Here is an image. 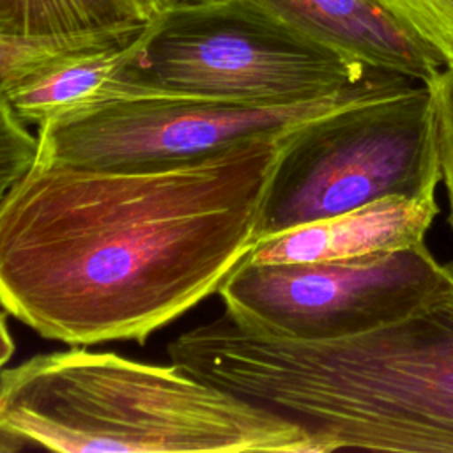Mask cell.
<instances>
[{"label":"cell","mask_w":453,"mask_h":453,"mask_svg":"<svg viewBox=\"0 0 453 453\" xmlns=\"http://www.w3.org/2000/svg\"><path fill=\"white\" fill-rule=\"evenodd\" d=\"M283 133L168 168L35 163L0 205V306L69 345L143 343L253 246Z\"/></svg>","instance_id":"obj_1"},{"label":"cell","mask_w":453,"mask_h":453,"mask_svg":"<svg viewBox=\"0 0 453 453\" xmlns=\"http://www.w3.org/2000/svg\"><path fill=\"white\" fill-rule=\"evenodd\" d=\"M180 372L308 432L315 453H453V280L418 311L333 342L255 331L228 311L168 345Z\"/></svg>","instance_id":"obj_2"},{"label":"cell","mask_w":453,"mask_h":453,"mask_svg":"<svg viewBox=\"0 0 453 453\" xmlns=\"http://www.w3.org/2000/svg\"><path fill=\"white\" fill-rule=\"evenodd\" d=\"M0 428L65 453H315L299 425L172 363L78 347L0 372Z\"/></svg>","instance_id":"obj_3"},{"label":"cell","mask_w":453,"mask_h":453,"mask_svg":"<svg viewBox=\"0 0 453 453\" xmlns=\"http://www.w3.org/2000/svg\"><path fill=\"white\" fill-rule=\"evenodd\" d=\"M439 182L430 85L407 81L368 94L280 136L255 242L382 198H435Z\"/></svg>","instance_id":"obj_4"},{"label":"cell","mask_w":453,"mask_h":453,"mask_svg":"<svg viewBox=\"0 0 453 453\" xmlns=\"http://www.w3.org/2000/svg\"><path fill=\"white\" fill-rule=\"evenodd\" d=\"M370 71L294 35L255 0H223L172 5L152 16L106 96L280 106L334 94Z\"/></svg>","instance_id":"obj_5"},{"label":"cell","mask_w":453,"mask_h":453,"mask_svg":"<svg viewBox=\"0 0 453 453\" xmlns=\"http://www.w3.org/2000/svg\"><path fill=\"white\" fill-rule=\"evenodd\" d=\"M407 81L414 80L372 69L334 94L280 106L170 94H110L39 126L37 163L97 170L188 165L258 136L280 134L340 104Z\"/></svg>","instance_id":"obj_6"},{"label":"cell","mask_w":453,"mask_h":453,"mask_svg":"<svg viewBox=\"0 0 453 453\" xmlns=\"http://www.w3.org/2000/svg\"><path fill=\"white\" fill-rule=\"evenodd\" d=\"M453 280L426 242L354 258L251 264L221 281L226 311L244 326L297 342H333L386 327L435 299Z\"/></svg>","instance_id":"obj_7"},{"label":"cell","mask_w":453,"mask_h":453,"mask_svg":"<svg viewBox=\"0 0 453 453\" xmlns=\"http://www.w3.org/2000/svg\"><path fill=\"white\" fill-rule=\"evenodd\" d=\"M294 35L372 69L428 83L446 64L375 0H255Z\"/></svg>","instance_id":"obj_8"},{"label":"cell","mask_w":453,"mask_h":453,"mask_svg":"<svg viewBox=\"0 0 453 453\" xmlns=\"http://www.w3.org/2000/svg\"><path fill=\"white\" fill-rule=\"evenodd\" d=\"M439 212L435 198H382L264 237L244 258L251 264H292L407 250L426 242Z\"/></svg>","instance_id":"obj_9"},{"label":"cell","mask_w":453,"mask_h":453,"mask_svg":"<svg viewBox=\"0 0 453 453\" xmlns=\"http://www.w3.org/2000/svg\"><path fill=\"white\" fill-rule=\"evenodd\" d=\"M143 27L57 48L27 62L4 81L0 101L23 124L42 126L108 94Z\"/></svg>","instance_id":"obj_10"},{"label":"cell","mask_w":453,"mask_h":453,"mask_svg":"<svg viewBox=\"0 0 453 453\" xmlns=\"http://www.w3.org/2000/svg\"><path fill=\"white\" fill-rule=\"evenodd\" d=\"M165 0H0V37L76 42L143 27Z\"/></svg>","instance_id":"obj_11"},{"label":"cell","mask_w":453,"mask_h":453,"mask_svg":"<svg viewBox=\"0 0 453 453\" xmlns=\"http://www.w3.org/2000/svg\"><path fill=\"white\" fill-rule=\"evenodd\" d=\"M405 30L453 64V0H375Z\"/></svg>","instance_id":"obj_12"},{"label":"cell","mask_w":453,"mask_h":453,"mask_svg":"<svg viewBox=\"0 0 453 453\" xmlns=\"http://www.w3.org/2000/svg\"><path fill=\"white\" fill-rule=\"evenodd\" d=\"M37 156L39 138L0 101V205L32 170Z\"/></svg>","instance_id":"obj_13"},{"label":"cell","mask_w":453,"mask_h":453,"mask_svg":"<svg viewBox=\"0 0 453 453\" xmlns=\"http://www.w3.org/2000/svg\"><path fill=\"white\" fill-rule=\"evenodd\" d=\"M428 85L437 111L441 182L448 200V225L453 230V64L444 65Z\"/></svg>","instance_id":"obj_14"},{"label":"cell","mask_w":453,"mask_h":453,"mask_svg":"<svg viewBox=\"0 0 453 453\" xmlns=\"http://www.w3.org/2000/svg\"><path fill=\"white\" fill-rule=\"evenodd\" d=\"M119 34H122V32H119ZM111 35H115V34H111ZM103 37H106V35H103ZM94 39H99V37H94ZM87 41H92V39H87ZM76 42H85V41H76ZM76 42H25V41H11V39L0 37V87L4 85V81L9 76H12L27 62L41 57L48 51H53L57 48H64V46L76 44Z\"/></svg>","instance_id":"obj_15"},{"label":"cell","mask_w":453,"mask_h":453,"mask_svg":"<svg viewBox=\"0 0 453 453\" xmlns=\"http://www.w3.org/2000/svg\"><path fill=\"white\" fill-rule=\"evenodd\" d=\"M12 352H14V342H12L7 324L0 313V368L11 359Z\"/></svg>","instance_id":"obj_16"},{"label":"cell","mask_w":453,"mask_h":453,"mask_svg":"<svg viewBox=\"0 0 453 453\" xmlns=\"http://www.w3.org/2000/svg\"><path fill=\"white\" fill-rule=\"evenodd\" d=\"M28 442L21 437H18L16 434L0 428V453H12V451H19L21 448H25Z\"/></svg>","instance_id":"obj_17"},{"label":"cell","mask_w":453,"mask_h":453,"mask_svg":"<svg viewBox=\"0 0 453 453\" xmlns=\"http://www.w3.org/2000/svg\"><path fill=\"white\" fill-rule=\"evenodd\" d=\"M211 2H223V0H165L166 7H172V5H193V4H211Z\"/></svg>","instance_id":"obj_18"}]
</instances>
